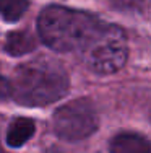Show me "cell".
I'll list each match as a JSON object with an SVG mask.
<instances>
[{
	"instance_id": "obj_3",
	"label": "cell",
	"mask_w": 151,
	"mask_h": 153,
	"mask_svg": "<svg viewBox=\"0 0 151 153\" xmlns=\"http://www.w3.org/2000/svg\"><path fill=\"white\" fill-rule=\"evenodd\" d=\"M128 46L125 33L116 25H104L89 46L81 52V59L94 74L109 75L120 70L127 62Z\"/></svg>"
},
{
	"instance_id": "obj_10",
	"label": "cell",
	"mask_w": 151,
	"mask_h": 153,
	"mask_svg": "<svg viewBox=\"0 0 151 153\" xmlns=\"http://www.w3.org/2000/svg\"><path fill=\"white\" fill-rule=\"evenodd\" d=\"M0 153H7V152H3V150H2V148H0Z\"/></svg>"
},
{
	"instance_id": "obj_8",
	"label": "cell",
	"mask_w": 151,
	"mask_h": 153,
	"mask_svg": "<svg viewBox=\"0 0 151 153\" xmlns=\"http://www.w3.org/2000/svg\"><path fill=\"white\" fill-rule=\"evenodd\" d=\"M28 7V0H0V15L5 21L15 23L26 13Z\"/></svg>"
},
{
	"instance_id": "obj_5",
	"label": "cell",
	"mask_w": 151,
	"mask_h": 153,
	"mask_svg": "<svg viewBox=\"0 0 151 153\" xmlns=\"http://www.w3.org/2000/svg\"><path fill=\"white\" fill-rule=\"evenodd\" d=\"M110 153H151V140L138 134H120L110 142Z\"/></svg>"
},
{
	"instance_id": "obj_1",
	"label": "cell",
	"mask_w": 151,
	"mask_h": 153,
	"mask_svg": "<svg viewBox=\"0 0 151 153\" xmlns=\"http://www.w3.org/2000/svg\"><path fill=\"white\" fill-rule=\"evenodd\" d=\"M106 23L98 16L67 7L50 5L38 18L39 38L59 52H83Z\"/></svg>"
},
{
	"instance_id": "obj_9",
	"label": "cell",
	"mask_w": 151,
	"mask_h": 153,
	"mask_svg": "<svg viewBox=\"0 0 151 153\" xmlns=\"http://www.w3.org/2000/svg\"><path fill=\"white\" fill-rule=\"evenodd\" d=\"M0 98L5 100V98H12V83L10 78L0 75Z\"/></svg>"
},
{
	"instance_id": "obj_7",
	"label": "cell",
	"mask_w": 151,
	"mask_h": 153,
	"mask_svg": "<svg viewBox=\"0 0 151 153\" xmlns=\"http://www.w3.org/2000/svg\"><path fill=\"white\" fill-rule=\"evenodd\" d=\"M36 47V39L28 31H12L7 34L5 51L13 57H20L31 52Z\"/></svg>"
},
{
	"instance_id": "obj_4",
	"label": "cell",
	"mask_w": 151,
	"mask_h": 153,
	"mask_svg": "<svg viewBox=\"0 0 151 153\" xmlns=\"http://www.w3.org/2000/svg\"><path fill=\"white\" fill-rule=\"evenodd\" d=\"M98 124V112L88 100H75L63 104L55 111L52 119L55 134L60 138L70 142L89 137L96 132Z\"/></svg>"
},
{
	"instance_id": "obj_2",
	"label": "cell",
	"mask_w": 151,
	"mask_h": 153,
	"mask_svg": "<svg viewBox=\"0 0 151 153\" xmlns=\"http://www.w3.org/2000/svg\"><path fill=\"white\" fill-rule=\"evenodd\" d=\"M12 98L23 106H46L68 91L67 72L52 59H34L18 65L12 78Z\"/></svg>"
},
{
	"instance_id": "obj_6",
	"label": "cell",
	"mask_w": 151,
	"mask_h": 153,
	"mask_svg": "<svg viewBox=\"0 0 151 153\" xmlns=\"http://www.w3.org/2000/svg\"><path fill=\"white\" fill-rule=\"evenodd\" d=\"M36 126L28 117H16L7 130V143L13 148H20L34 135Z\"/></svg>"
}]
</instances>
